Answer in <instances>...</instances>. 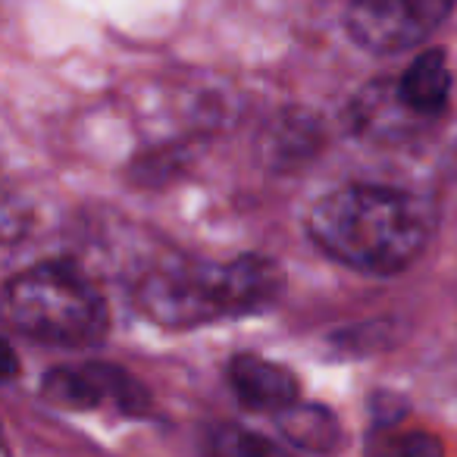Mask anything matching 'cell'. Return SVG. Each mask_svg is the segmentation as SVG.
Masks as SVG:
<instances>
[{
	"mask_svg": "<svg viewBox=\"0 0 457 457\" xmlns=\"http://www.w3.org/2000/svg\"><path fill=\"white\" fill-rule=\"evenodd\" d=\"M432 228L436 210L426 197L386 185H342L307 213V236L326 257L373 276L411 267Z\"/></svg>",
	"mask_w": 457,
	"mask_h": 457,
	"instance_id": "cell-1",
	"label": "cell"
},
{
	"mask_svg": "<svg viewBox=\"0 0 457 457\" xmlns=\"http://www.w3.org/2000/svg\"><path fill=\"white\" fill-rule=\"evenodd\" d=\"M286 295V273L273 257L242 254L228 263L185 257L160 261L135 279V304L166 329H195L216 320L257 317Z\"/></svg>",
	"mask_w": 457,
	"mask_h": 457,
	"instance_id": "cell-2",
	"label": "cell"
},
{
	"mask_svg": "<svg viewBox=\"0 0 457 457\" xmlns=\"http://www.w3.org/2000/svg\"><path fill=\"white\" fill-rule=\"evenodd\" d=\"M7 320L45 345L88 348L107 332V304L85 273L70 263H38L16 273L4 288Z\"/></svg>",
	"mask_w": 457,
	"mask_h": 457,
	"instance_id": "cell-3",
	"label": "cell"
},
{
	"mask_svg": "<svg viewBox=\"0 0 457 457\" xmlns=\"http://www.w3.org/2000/svg\"><path fill=\"white\" fill-rule=\"evenodd\" d=\"M454 10V0H351L345 29L370 54L420 47Z\"/></svg>",
	"mask_w": 457,
	"mask_h": 457,
	"instance_id": "cell-4",
	"label": "cell"
},
{
	"mask_svg": "<svg viewBox=\"0 0 457 457\" xmlns=\"http://www.w3.org/2000/svg\"><path fill=\"white\" fill-rule=\"evenodd\" d=\"M228 386L248 411L282 413L298 404V379L292 370L248 351L228 361Z\"/></svg>",
	"mask_w": 457,
	"mask_h": 457,
	"instance_id": "cell-5",
	"label": "cell"
},
{
	"mask_svg": "<svg viewBox=\"0 0 457 457\" xmlns=\"http://www.w3.org/2000/svg\"><path fill=\"white\" fill-rule=\"evenodd\" d=\"M348 120L357 135H367L373 141H398L413 122H426L401 101L398 82H373L370 88H363L348 107Z\"/></svg>",
	"mask_w": 457,
	"mask_h": 457,
	"instance_id": "cell-6",
	"label": "cell"
},
{
	"mask_svg": "<svg viewBox=\"0 0 457 457\" xmlns=\"http://www.w3.org/2000/svg\"><path fill=\"white\" fill-rule=\"evenodd\" d=\"M320 145H323L320 122L304 110H286L267 126L261 151L270 170H295L307 163L320 151Z\"/></svg>",
	"mask_w": 457,
	"mask_h": 457,
	"instance_id": "cell-7",
	"label": "cell"
},
{
	"mask_svg": "<svg viewBox=\"0 0 457 457\" xmlns=\"http://www.w3.org/2000/svg\"><path fill=\"white\" fill-rule=\"evenodd\" d=\"M398 95H401V101L417 116H423V120H432V116L445 113L448 95H451V70L438 47L423 51L407 66V72L398 79Z\"/></svg>",
	"mask_w": 457,
	"mask_h": 457,
	"instance_id": "cell-8",
	"label": "cell"
},
{
	"mask_svg": "<svg viewBox=\"0 0 457 457\" xmlns=\"http://www.w3.org/2000/svg\"><path fill=\"white\" fill-rule=\"evenodd\" d=\"M279 417V429L295 448L317 451V454H329L342 442V429L332 411L323 404H292L286 407Z\"/></svg>",
	"mask_w": 457,
	"mask_h": 457,
	"instance_id": "cell-9",
	"label": "cell"
},
{
	"mask_svg": "<svg viewBox=\"0 0 457 457\" xmlns=\"http://www.w3.org/2000/svg\"><path fill=\"white\" fill-rule=\"evenodd\" d=\"M41 395L51 401L54 407L63 411H91V407H104V395L97 386V376L91 363L82 367H57L45 373L41 382Z\"/></svg>",
	"mask_w": 457,
	"mask_h": 457,
	"instance_id": "cell-10",
	"label": "cell"
},
{
	"mask_svg": "<svg viewBox=\"0 0 457 457\" xmlns=\"http://www.w3.org/2000/svg\"><path fill=\"white\" fill-rule=\"evenodd\" d=\"M216 454L220 457H292V454H286L276 442H270V438L254 436V432H242V429L220 432Z\"/></svg>",
	"mask_w": 457,
	"mask_h": 457,
	"instance_id": "cell-11",
	"label": "cell"
},
{
	"mask_svg": "<svg viewBox=\"0 0 457 457\" xmlns=\"http://www.w3.org/2000/svg\"><path fill=\"white\" fill-rule=\"evenodd\" d=\"M395 457H445V445L432 432H407L395 445Z\"/></svg>",
	"mask_w": 457,
	"mask_h": 457,
	"instance_id": "cell-12",
	"label": "cell"
},
{
	"mask_svg": "<svg viewBox=\"0 0 457 457\" xmlns=\"http://www.w3.org/2000/svg\"><path fill=\"white\" fill-rule=\"evenodd\" d=\"M404 413H407V407H404V401H401L398 395H386V392L373 395V417H376V423H379V426L398 423Z\"/></svg>",
	"mask_w": 457,
	"mask_h": 457,
	"instance_id": "cell-13",
	"label": "cell"
}]
</instances>
